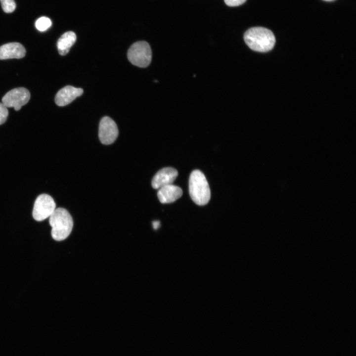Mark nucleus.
Masks as SVG:
<instances>
[{"instance_id": "obj_8", "label": "nucleus", "mask_w": 356, "mask_h": 356, "mask_svg": "<svg viewBox=\"0 0 356 356\" xmlns=\"http://www.w3.org/2000/svg\"><path fill=\"white\" fill-rule=\"evenodd\" d=\"M178 175L177 170L172 167H167L160 170L152 179V186L154 189H159L165 185L173 184Z\"/></svg>"}, {"instance_id": "obj_1", "label": "nucleus", "mask_w": 356, "mask_h": 356, "mask_svg": "<svg viewBox=\"0 0 356 356\" xmlns=\"http://www.w3.org/2000/svg\"><path fill=\"white\" fill-rule=\"evenodd\" d=\"M246 44L253 50L267 52L271 50L275 43L273 33L264 27H252L247 30L244 35Z\"/></svg>"}, {"instance_id": "obj_12", "label": "nucleus", "mask_w": 356, "mask_h": 356, "mask_svg": "<svg viewBox=\"0 0 356 356\" xmlns=\"http://www.w3.org/2000/svg\"><path fill=\"white\" fill-rule=\"evenodd\" d=\"M76 41V35L72 31L64 33L58 39L57 46L59 53L61 55L67 54L72 46Z\"/></svg>"}, {"instance_id": "obj_15", "label": "nucleus", "mask_w": 356, "mask_h": 356, "mask_svg": "<svg viewBox=\"0 0 356 356\" xmlns=\"http://www.w3.org/2000/svg\"><path fill=\"white\" fill-rule=\"evenodd\" d=\"M8 115V111L7 107L2 103H0V125L5 122Z\"/></svg>"}, {"instance_id": "obj_9", "label": "nucleus", "mask_w": 356, "mask_h": 356, "mask_svg": "<svg viewBox=\"0 0 356 356\" xmlns=\"http://www.w3.org/2000/svg\"><path fill=\"white\" fill-rule=\"evenodd\" d=\"M84 91L81 88L67 86L60 89L55 97V102L59 106H65L81 96Z\"/></svg>"}, {"instance_id": "obj_3", "label": "nucleus", "mask_w": 356, "mask_h": 356, "mask_svg": "<svg viewBox=\"0 0 356 356\" xmlns=\"http://www.w3.org/2000/svg\"><path fill=\"white\" fill-rule=\"evenodd\" d=\"M189 191L193 201L198 205L207 204L211 197L208 182L203 173L199 170L192 172L189 179Z\"/></svg>"}, {"instance_id": "obj_16", "label": "nucleus", "mask_w": 356, "mask_h": 356, "mask_svg": "<svg viewBox=\"0 0 356 356\" xmlns=\"http://www.w3.org/2000/svg\"><path fill=\"white\" fill-rule=\"evenodd\" d=\"M246 0H224L225 4L229 6H237L244 3Z\"/></svg>"}, {"instance_id": "obj_11", "label": "nucleus", "mask_w": 356, "mask_h": 356, "mask_svg": "<svg viewBox=\"0 0 356 356\" xmlns=\"http://www.w3.org/2000/svg\"><path fill=\"white\" fill-rule=\"evenodd\" d=\"M158 189L157 196L163 204L174 202L182 195L181 188L173 184L165 185Z\"/></svg>"}, {"instance_id": "obj_6", "label": "nucleus", "mask_w": 356, "mask_h": 356, "mask_svg": "<svg viewBox=\"0 0 356 356\" xmlns=\"http://www.w3.org/2000/svg\"><path fill=\"white\" fill-rule=\"evenodd\" d=\"M30 98V93L26 88L13 89L7 92L2 98V103L7 107H13L18 111Z\"/></svg>"}, {"instance_id": "obj_14", "label": "nucleus", "mask_w": 356, "mask_h": 356, "mask_svg": "<svg viewBox=\"0 0 356 356\" xmlns=\"http://www.w3.org/2000/svg\"><path fill=\"white\" fill-rule=\"evenodd\" d=\"M0 1L4 12L11 13L15 10L16 3L14 0H0Z\"/></svg>"}, {"instance_id": "obj_5", "label": "nucleus", "mask_w": 356, "mask_h": 356, "mask_svg": "<svg viewBox=\"0 0 356 356\" xmlns=\"http://www.w3.org/2000/svg\"><path fill=\"white\" fill-rule=\"evenodd\" d=\"M55 209L53 199L47 194H42L35 201L32 215L36 221L41 222L49 218Z\"/></svg>"}, {"instance_id": "obj_2", "label": "nucleus", "mask_w": 356, "mask_h": 356, "mask_svg": "<svg viewBox=\"0 0 356 356\" xmlns=\"http://www.w3.org/2000/svg\"><path fill=\"white\" fill-rule=\"evenodd\" d=\"M49 218L53 239L60 241L67 238L73 226V219L68 211L63 208H58L55 209Z\"/></svg>"}, {"instance_id": "obj_13", "label": "nucleus", "mask_w": 356, "mask_h": 356, "mask_svg": "<svg viewBox=\"0 0 356 356\" xmlns=\"http://www.w3.org/2000/svg\"><path fill=\"white\" fill-rule=\"evenodd\" d=\"M52 25L51 20L45 16L38 18L35 22V26L37 30L41 32L47 30Z\"/></svg>"}, {"instance_id": "obj_18", "label": "nucleus", "mask_w": 356, "mask_h": 356, "mask_svg": "<svg viewBox=\"0 0 356 356\" xmlns=\"http://www.w3.org/2000/svg\"></svg>"}, {"instance_id": "obj_17", "label": "nucleus", "mask_w": 356, "mask_h": 356, "mask_svg": "<svg viewBox=\"0 0 356 356\" xmlns=\"http://www.w3.org/2000/svg\"><path fill=\"white\" fill-rule=\"evenodd\" d=\"M153 225L155 229L157 228L159 225V221L153 222Z\"/></svg>"}, {"instance_id": "obj_10", "label": "nucleus", "mask_w": 356, "mask_h": 356, "mask_svg": "<svg viewBox=\"0 0 356 356\" xmlns=\"http://www.w3.org/2000/svg\"><path fill=\"white\" fill-rule=\"evenodd\" d=\"M26 50L19 43H9L0 46V59L21 58L25 56Z\"/></svg>"}, {"instance_id": "obj_4", "label": "nucleus", "mask_w": 356, "mask_h": 356, "mask_svg": "<svg viewBox=\"0 0 356 356\" xmlns=\"http://www.w3.org/2000/svg\"><path fill=\"white\" fill-rule=\"evenodd\" d=\"M127 56L132 64L139 67H146L151 61L152 51L150 46L145 41L137 42L131 46Z\"/></svg>"}, {"instance_id": "obj_7", "label": "nucleus", "mask_w": 356, "mask_h": 356, "mask_svg": "<svg viewBox=\"0 0 356 356\" xmlns=\"http://www.w3.org/2000/svg\"><path fill=\"white\" fill-rule=\"evenodd\" d=\"M118 135L116 123L109 117H104L99 125L98 136L100 142L105 145L113 143Z\"/></svg>"}]
</instances>
